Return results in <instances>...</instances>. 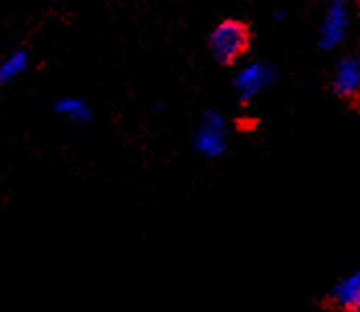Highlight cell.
I'll use <instances>...</instances> for the list:
<instances>
[{"instance_id":"1","label":"cell","mask_w":360,"mask_h":312,"mask_svg":"<svg viewBox=\"0 0 360 312\" xmlns=\"http://www.w3.org/2000/svg\"><path fill=\"white\" fill-rule=\"evenodd\" d=\"M250 41V29L245 20L224 19L210 33V54L220 65H236L248 54Z\"/></svg>"},{"instance_id":"2","label":"cell","mask_w":360,"mask_h":312,"mask_svg":"<svg viewBox=\"0 0 360 312\" xmlns=\"http://www.w3.org/2000/svg\"><path fill=\"white\" fill-rule=\"evenodd\" d=\"M193 147L204 157H220L228 149V120L220 111L208 108L200 118Z\"/></svg>"},{"instance_id":"3","label":"cell","mask_w":360,"mask_h":312,"mask_svg":"<svg viewBox=\"0 0 360 312\" xmlns=\"http://www.w3.org/2000/svg\"><path fill=\"white\" fill-rule=\"evenodd\" d=\"M277 80V68L269 61L257 59L245 63L234 76V92L243 104L259 98Z\"/></svg>"},{"instance_id":"4","label":"cell","mask_w":360,"mask_h":312,"mask_svg":"<svg viewBox=\"0 0 360 312\" xmlns=\"http://www.w3.org/2000/svg\"><path fill=\"white\" fill-rule=\"evenodd\" d=\"M350 31V6L346 0H330L320 25V47L323 51H332L346 39Z\"/></svg>"},{"instance_id":"5","label":"cell","mask_w":360,"mask_h":312,"mask_svg":"<svg viewBox=\"0 0 360 312\" xmlns=\"http://www.w3.org/2000/svg\"><path fill=\"white\" fill-rule=\"evenodd\" d=\"M360 90V59L348 56L336 63L332 74V92L342 100H356Z\"/></svg>"},{"instance_id":"6","label":"cell","mask_w":360,"mask_h":312,"mask_svg":"<svg viewBox=\"0 0 360 312\" xmlns=\"http://www.w3.org/2000/svg\"><path fill=\"white\" fill-rule=\"evenodd\" d=\"M334 304L346 312H356L360 306V273L352 272L342 277L332 290Z\"/></svg>"},{"instance_id":"7","label":"cell","mask_w":360,"mask_h":312,"mask_svg":"<svg viewBox=\"0 0 360 312\" xmlns=\"http://www.w3.org/2000/svg\"><path fill=\"white\" fill-rule=\"evenodd\" d=\"M53 111L59 117L68 118V120H72L76 125H88L94 118V111H92L90 102L86 98L72 96V94L59 98L53 104Z\"/></svg>"},{"instance_id":"8","label":"cell","mask_w":360,"mask_h":312,"mask_svg":"<svg viewBox=\"0 0 360 312\" xmlns=\"http://www.w3.org/2000/svg\"><path fill=\"white\" fill-rule=\"evenodd\" d=\"M29 63H31V56L27 49L15 47L13 51H8L0 59V86L13 84L15 80L20 78L27 72Z\"/></svg>"}]
</instances>
